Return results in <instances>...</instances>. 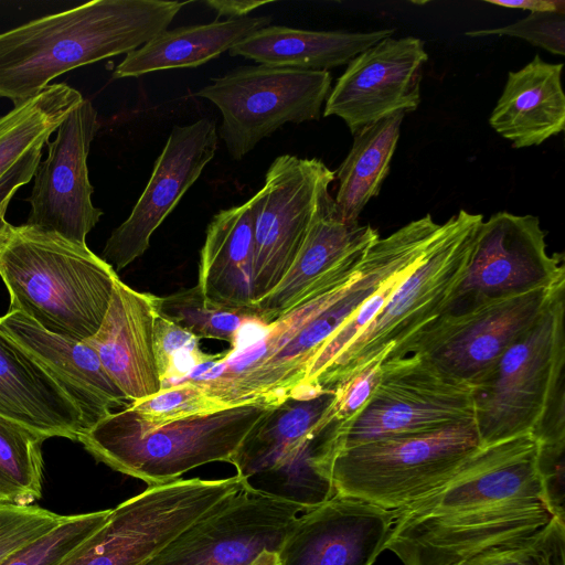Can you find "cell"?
<instances>
[{"label": "cell", "mask_w": 565, "mask_h": 565, "mask_svg": "<svg viewBox=\"0 0 565 565\" xmlns=\"http://www.w3.org/2000/svg\"><path fill=\"white\" fill-rule=\"evenodd\" d=\"M404 265L388 246H371L352 279L308 298L267 327L259 340L223 353L191 381L224 407L294 395L323 342Z\"/></svg>", "instance_id": "6da1fadb"}, {"label": "cell", "mask_w": 565, "mask_h": 565, "mask_svg": "<svg viewBox=\"0 0 565 565\" xmlns=\"http://www.w3.org/2000/svg\"><path fill=\"white\" fill-rule=\"evenodd\" d=\"M188 2L94 0L0 34V96L14 106L78 66L130 53L168 29Z\"/></svg>", "instance_id": "7a4b0ae2"}, {"label": "cell", "mask_w": 565, "mask_h": 565, "mask_svg": "<svg viewBox=\"0 0 565 565\" xmlns=\"http://www.w3.org/2000/svg\"><path fill=\"white\" fill-rule=\"evenodd\" d=\"M565 287L473 383L481 447L532 435L565 449Z\"/></svg>", "instance_id": "3957f363"}, {"label": "cell", "mask_w": 565, "mask_h": 565, "mask_svg": "<svg viewBox=\"0 0 565 565\" xmlns=\"http://www.w3.org/2000/svg\"><path fill=\"white\" fill-rule=\"evenodd\" d=\"M118 275L86 244L23 224L0 241V278L19 310L49 332L84 342L102 324Z\"/></svg>", "instance_id": "277c9868"}, {"label": "cell", "mask_w": 565, "mask_h": 565, "mask_svg": "<svg viewBox=\"0 0 565 565\" xmlns=\"http://www.w3.org/2000/svg\"><path fill=\"white\" fill-rule=\"evenodd\" d=\"M278 402L237 404L160 426L146 424L128 405L78 437L99 462L148 486L179 479L196 467L230 462Z\"/></svg>", "instance_id": "5b68a950"}, {"label": "cell", "mask_w": 565, "mask_h": 565, "mask_svg": "<svg viewBox=\"0 0 565 565\" xmlns=\"http://www.w3.org/2000/svg\"><path fill=\"white\" fill-rule=\"evenodd\" d=\"M482 214L460 210L443 223L429 250L358 337L313 381L307 395L334 391L375 362L386 360L446 309L465 275Z\"/></svg>", "instance_id": "8992f818"}, {"label": "cell", "mask_w": 565, "mask_h": 565, "mask_svg": "<svg viewBox=\"0 0 565 565\" xmlns=\"http://www.w3.org/2000/svg\"><path fill=\"white\" fill-rule=\"evenodd\" d=\"M481 448L475 422L390 436L330 456L335 494L403 510L450 479Z\"/></svg>", "instance_id": "52a82bcc"}, {"label": "cell", "mask_w": 565, "mask_h": 565, "mask_svg": "<svg viewBox=\"0 0 565 565\" xmlns=\"http://www.w3.org/2000/svg\"><path fill=\"white\" fill-rule=\"evenodd\" d=\"M475 418V387L422 354L386 359L365 406L328 430L332 452L397 435L435 431Z\"/></svg>", "instance_id": "ba28073f"}, {"label": "cell", "mask_w": 565, "mask_h": 565, "mask_svg": "<svg viewBox=\"0 0 565 565\" xmlns=\"http://www.w3.org/2000/svg\"><path fill=\"white\" fill-rule=\"evenodd\" d=\"M331 81L328 71L247 65L212 78L195 95L220 109V136L241 160L282 125L318 120Z\"/></svg>", "instance_id": "9c48e42d"}, {"label": "cell", "mask_w": 565, "mask_h": 565, "mask_svg": "<svg viewBox=\"0 0 565 565\" xmlns=\"http://www.w3.org/2000/svg\"><path fill=\"white\" fill-rule=\"evenodd\" d=\"M562 287L565 282L443 313L386 359L422 354L444 373L472 384L536 320Z\"/></svg>", "instance_id": "30bf717a"}, {"label": "cell", "mask_w": 565, "mask_h": 565, "mask_svg": "<svg viewBox=\"0 0 565 565\" xmlns=\"http://www.w3.org/2000/svg\"><path fill=\"white\" fill-rule=\"evenodd\" d=\"M545 237L534 215L497 212L483 220L465 275L443 313L565 282L564 257L548 254Z\"/></svg>", "instance_id": "8fae6325"}, {"label": "cell", "mask_w": 565, "mask_h": 565, "mask_svg": "<svg viewBox=\"0 0 565 565\" xmlns=\"http://www.w3.org/2000/svg\"><path fill=\"white\" fill-rule=\"evenodd\" d=\"M552 516L537 500L423 518L397 516L384 550L404 565H459L492 548L525 544Z\"/></svg>", "instance_id": "7c38bea8"}, {"label": "cell", "mask_w": 565, "mask_h": 565, "mask_svg": "<svg viewBox=\"0 0 565 565\" xmlns=\"http://www.w3.org/2000/svg\"><path fill=\"white\" fill-rule=\"evenodd\" d=\"M334 179L335 172L316 158L282 154L270 164L264 186L256 193L255 302L275 289L290 269Z\"/></svg>", "instance_id": "4fadbf2b"}, {"label": "cell", "mask_w": 565, "mask_h": 565, "mask_svg": "<svg viewBox=\"0 0 565 565\" xmlns=\"http://www.w3.org/2000/svg\"><path fill=\"white\" fill-rule=\"evenodd\" d=\"M306 509L245 487L194 521L145 565H249L278 553Z\"/></svg>", "instance_id": "5bb4252c"}, {"label": "cell", "mask_w": 565, "mask_h": 565, "mask_svg": "<svg viewBox=\"0 0 565 565\" xmlns=\"http://www.w3.org/2000/svg\"><path fill=\"white\" fill-rule=\"evenodd\" d=\"M99 128L97 111L83 99L47 141L49 153L34 172L28 201V225L54 232L78 244L98 223L103 211L93 205L87 156Z\"/></svg>", "instance_id": "9a60e30c"}, {"label": "cell", "mask_w": 565, "mask_h": 565, "mask_svg": "<svg viewBox=\"0 0 565 565\" xmlns=\"http://www.w3.org/2000/svg\"><path fill=\"white\" fill-rule=\"evenodd\" d=\"M428 55L415 36H388L356 55L330 90L323 116L341 118L354 135L420 103L422 70Z\"/></svg>", "instance_id": "2e32d148"}, {"label": "cell", "mask_w": 565, "mask_h": 565, "mask_svg": "<svg viewBox=\"0 0 565 565\" xmlns=\"http://www.w3.org/2000/svg\"><path fill=\"white\" fill-rule=\"evenodd\" d=\"M216 148V126L209 118L172 129L130 215L103 249L102 258L116 273L148 249L153 232L200 178Z\"/></svg>", "instance_id": "e0dca14e"}, {"label": "cell", "mask_w": 565, "mask_h": 565, "mask_svg": "<svg viewBox=\"0 0 565 565\" xmlns=\"http://www.w3.org/2000/svg\"><path fill=\"white\" fill-rule=\"evenodd\" d=\"M377 238L379 232L370 224L343 221L327 193L290 269L254 303L260 324L267 328L313 295L353 278Z\"/></svg>", "instance_id": "ac0fdd59"}, {"label": "cell", "mask_w": 565, "mask_h": 565, "mask_svg": "<svg viewBox=\"0 0 565 565\" xmlns=\"http://www.w3.org/2000/svg\"><path fill=\"white\" fill-rule=\"evenodd\" d=\"M540 444L523 435L479 448L437 489L399 518H423L488 508L511 501H542Z\"/></svg>", "instance_id": "d6986e66"}, {"label": "cell", "mask_w": 565, "mask_h": 565, "mask_svg": "<svg viewBox=\"0 0 565 565\" xmlns=\"http://www.w3.org/2000/svg\"><path fill=\"white\" fill-rule=\"evenodd\" d=\"M398 510L334 494L298 520L278 552L279 565H372Z\"/></svg>", "instance_id": "ffe728a7"}, {"label": "cell", "mask_w": 565, "mask_h": 565, "mask_svg": "<svg viewBox=\"0 0 565 565\" xmlns=\"http://www.w3.org/2000/svg\"><path fill=\"white\" fill-rule=\"evenodd\" d=\"M156 317V296L117 277L100 327L84 341L130 404L162 390L154 353Z\"/></svg>", "instance_id": "44dd1931"}, {"label": "cell", "mask_w": 565, "mask_h": 565, "mask_svg": "<svg viewBox=\"0 0 565 565\" xmlns=\"http://www.w3.org/2000/svg\"><path fill=\"white\" fill-rule=\"evenodd\" d=\"M0 327L67 393L82 413L85 429L128 401L86 343L49 332L19 310H9L0 317Z\"/></svg>", "instance_id": "7402d4cb"}, {"label": "cell", "mask_w": 565, "mask_h": 565, "mask_svg": "<svg viewBox=\"0 0 565 565\" xmlns=\"http://www.w3.org/2000/svg\"><path fill=\"white\" fill-rule=\"evenodd\" d=\"M334 391L287 396L257 425L232 459L244 487L254 492L286 470L333 422Z\"/></svg>", "instance_id": "603a6c76"}, {"label": "cell", "mask_w": 565, "mask_h": 565, "mask_svg": "<svg viewBox=\"0 0 565 565\" xmlns=\"http://www.w3.org/2000/svg\"><path fill=\"white\" fill-rule=\"evenodd\" d=\"M0 415L45 439L77 440L85 429L78 407L34 356L0 327Z\"/></svg>", "instance_id": "cb8c5ba5"}, {"label": "cell", "mask_w": 565, "mask_h": 565, "mask_svg": "<svg viewBox=\"0 0 565 565\" xmlns=\"http://www.w3.org/2000/svg\"><path fill=\"white\" fill-rule=\"evenodd\" d=\"M562 63L535 55L522 68L509 72L489 122L514 148L539 146L565 128Z\"/></svg>", "instance_id": "d4e9b609"}, {"label": "cell", "mask_w": 565, "mask_h": 565, "mask_svg": "<svg viewBox=\"0 0 565 565\" xmlns=\"http://www.w3.org/2000/svg\"><path fill=\"white\" fill-rule=\"evenodd\" d=\"M256 210L255 194L212 217L199 265L198 286L205 298L230 307L254 306Z\"/></svg>", "instance_id": "484cf974"}, {"label": "cell", "mask_w": 565, "mask_h": 565, "mask_svg": "<svg viewBox=\"0 0 565 565\" xmlns=\"http://www.w3.org/2000/svg\"><path fill=\"white\" fill-rule=\"evenodd\" d=\"M394 29L372 32L312 31L284 25L259 29L228 52L259 64L307 71H328L393 36Z\"/></svg>", "instance_id": "4316f807"}, {"label": "cell", "mask_w": 565, "mask_h": 565, "mask_svg": "<svg viewBox=\"0 0 565 565\" xmlns=\"http://www.w3.org/2000/svg\"><path fill=\"white\" fill-rule=\"evenodd\" d=\"M270 22L269 15H248L167 29L128 53L116 66L114 77H138L157 71L196 67L230 51Z\"/></svg>", "instance_id": "83f0119b"}, {"label": "cell", "mask_w": 565, "mask_h": 565, "mask_svg": "<svg viewBox=\"0 0 565 565\" xmlns=\"http://www.w3.org/2000/svg\"><path fill=\"white\" fill-rule=\"evenodd\" d=\"M405 113L384 117L355 132L353 145L335 172L339 188L334 204L345 222H358L381 190L390 172Z\"/></svg>", "instance_id": "f1b7e54d"}, {"label": "cell", "mask_w": 565, "mask_h": 565, "mask_svg": "<svg viewBox=\"0 0 565 565\" xmlns=\"http://www.w3.org/2000/svg\"><path fill=\"white\" fill-rule=\"evenodd\" d=\"M83 99L65 83L50 84L0 117V178L31 149L44 146Z\"/></svg>", "instance_id": "f546056e"}, {"label": "cell", "mask_w": 565, "mask_h": 565, "mask_svg": "<svg viewBox=\"0 0 565 565\" xmlns=\"http://www.w3.org/2000/svg\"><path fill=\"white\" fill-rule=\"evenodd\" d=\"M157 313L199 340L213 339L235 347L241 329L249 322L260 324L257 309L230 307L203 296L199 286L169 296H156Z\"/></svg>", "instance_id": "4dcf8cb0"}, {"label": "cell", "mask_w": 565, "mask_h": 565, "mask_svg": "<svg viewBox=\"0 0 565 565\" xmlns=\"http://www.w3.org/2000/svg\"><path fill=\"white\" fill-rule=\"evenodd\" d=\"M44 440L39 433L0 415V503L29 505L41 498Z\"/></svg>", "instance_id": "1f68e13d"}, {"label": "cell", "mask_w": 565, "mask_h": 565, "mask_svg": "<svg viewBox=\"0 0 565 565\" xmlns=\"http://www.w3.org/2000/svg\"><path fill=\"white\" fill-rule=\"evenodd\" d=\"M110 511L65 515L58 525L13 552L0 565H60L107 521Z\"/></svg>", "instance_id": "d6a6232c"}, {"label": "cell", "mask_w": 565, "mask_h": 565, "mask_svg": "<svg viewBox=\"0 0 565 565\" xmlns=\"http://www.w3.org/2000/svg\"><path fill=\"white\" fill-rule=\"evenodd\" d=\"M154 353L162 388L172 381H183L196 367L217 360L199 347V339L157 313L154 321Z\"/></svg>", "instance_id": "836d02e7"}, {"label": "cell", "mask_w": 565, "mask_h": 565, "mask_svg": "<svg viewBox=\"0 0 565 565\" xmlns=\"http://www.w3.org/2000/svg\"><path fill=\"white\" fill-rule=\"evenodd\" d=\"M148 425L160 426L178 419L225 408L191 380L175 382L158 394L129 404Z\"/></svg>", "instance_id": "e575fe53"}, {"label": "cell", "mask_w": 565, "mask_h": 565, "mask_svg": "<svg viewBox=\"0 0 565 565\" xmlns=\"http://www.w3.org/2000/svg\"><path fill=\"white\" fill-rule=\"evenodd\" d=\"M65 515L35 504L0 503V563L58 525Z\"/></svg>", "instance_id": "d590c367"}, {"label": "cell", "mask_w": 565, "mask_h": 565, "mask_svg": "<svg viewBox=\"0 0 565 565\" xmlns=\"http://www.w3.org/2000/svg\"><path fill=\"white\" fill-rule=\"evenodd\" d=\"M465 34L470 38L507 35L522 39L552 54L562 56L565 54V14L563 13H530L527 17L504 26L472 30Z\"/></svg>", "instance_id": "8d00e7d4"}, {"label": "cell", "mask_w": 565, "mask_h": 565, "mask_svg": "<svg viewBox=\"0 0 565 565\" xmlns=\"http://www.w3.org/2000/svg\"><path fill=\"white\" fill-rule=\"evenodd\" d=\"M382 362H375L347 380L335 390L332 408L333 422L343 423L355 416L367 403L374 392Z\"/></svg>", "instance_id": "74e56055"}, {"label": "cell", "mask_w": 565, "mask_h": 565, "mask_svg": "<svg viewBox=\"0 0 565 565\" xmlns=\"http://www.w3.org/2000/svg\"><path fill=\"white\" fill-rule=\"evenodd\" d=\"M526 546L532 565H565V519L552 516Z\"/></svg>", "instance_id": "f35d334b"}, {"label": "cell", "mask_w": 565, "mask_h": 565, "mask_svg": "<svg viewBox=\"0 0 565 565\" xmlns=\"http://www.w3.org/2000/svg\"><path fill=\"white\" fill-rule=\"evenodd\" d=\"M42 148L31 149L0 178V241L11 225L4 220L7 206L15 191L33 178L41 161Z\"/></svg>", "instance_id": "ab89813d"}, {"label": "cell", "mask_w": 565, "mask_h": 565, "mask_svg": "<svg viewBox=\"0 0 565 565\" xmlns=\"http://www.w3.org/2000/svg\"><path fill=\"white\" fill-rule=\"evenodd\" d=\"M527 542L522 545L486 551L459 565H532L527 553Z\"/></svg>", "instance_id": "60d3db41"}, {"label": "cell", "mask_w": 565, "mask_h": 565, "mask_svg": "<svg viewBox=\"0 0 565 565\" xmlns=\"http://www.w3.org/2000/svg\"><path fill=\"white\" fill-rule=\"evenodd\" d=\"M270 1H257V0H209L206 6L213 9L218 17H227V19H241L248 17V14L268 4Z\"/></svg>", "instance_id": "b9f144b4"}, {"label": "cell", "mask_w": 565, "mask_h": 565, "mask_svg": "<svg viewBox=\"0 0 565 565\" xmlns=\"http://www.w3.org/2000/svg\"><path fill=\"white\" fill-rule=\"evenodd\" d=\"M487 2L508 9L527 10L530 13L556 12L565 14L564 0H487Z\"/></svg>", "instance_id": "7bdbcfd3"}, {"label": "cell", "mask_w": 565, "mask_h": 565, "mask_svg": "<svg viewBox=\"0 0 565 565\" xmlns=\"http://www.w3.org/2000/svg\"><path fill=\"white\" fill-rule=\"evenodd\" d=\"M249 565H279L278 553L265 550Z\"/></svg>", "instance_id": "ee69618b"}]
</instances>
